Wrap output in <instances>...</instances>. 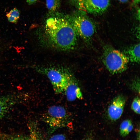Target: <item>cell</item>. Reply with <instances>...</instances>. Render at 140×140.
<instances>
[{"label": "cell", "instance_id": "cell-1", "mask_svg": "<svg viewBox=\"0 0 140 140\" xmlns=\"http://www.w3.org/2000/svg\"><path fill=\"white\" fill-rule=\"evenodd\" d=\"M40 39L48 45L62 51L73 49L78 36L67 16L53 15L47 19Z\"/></svg>", "mask_w": 140, "mask_h": 140}, {"label": "cell", "instance_id": "cell-2", "mask_svg": "<svg viewBox=\"0 0 140 140\" xmlns=\"http://www.w3.org/2000/svg\"><path fill=\"white\" fill-rule=\"evenodd\" d=\"M87 14L78 10L67 16L77 36L87 44H89L96 31V27L94 22Z\"/></svg>", "mask_w": 140, "mask_h": 140}, {"label": "cell", "instance_id": "cell-3", "mask_svg": "<svg viewBox=\"0 0 140 140\" xmlns=\"http://www.w3.org/2000/svg\"><path fill=\"white\" fill-rule=\"evenodd\" d=\"M102 60L107 69L113 74L125 71L129 61L124 53L108 45H105L103 47Z\"/></svg>", "mask_w": 140, "mask_h": 140}, {"label": "cell", "instance_id": "cell-4", "mask_svg": "<svg viewBox=\"0 0 140 140\" xmlns=\"http://www.w3.org/2000/svg\"><path fill=\"white\" fill-rule=\"evenodd\" d=\"M69 113L64 107L53 106L49 107L43 114L41 119L47 125L49 133L67 127L71 121Z\"/></svg>", "mask_w": 140, "mask_h": 140}, {"label": "cell", "instance_id": "cell-5", "mask_svg": "<svg viewBox=\"0 0 140 140\" xmlns=\"http://www.w3.org/2000/svg\"><path fill=\"white\" fill-rule=\"evenodd\" d=\"M35 68L39 73L46 76L50 81L55 92H64L67 76L71 71L62 66H37Z\"/></svg>", "mask_w": 140, "mask_h": 140}, {"label": "cell", "instance_id": "cell-6", "mask_svg": "<svg viewBox=\"0 0 140 140\" xmlns=\"http://www.w3.org/2000/svg\"><path fill=\"white\" fill-rule=\"evenodd\" d=\"M72 1L78 10L95 15L105 12L110 3V0H72Z\"/></svg>", "mask_w": 140, "mask_h": 140}, {"label": "cell", "instance_id": "cell-7", "mask_svg": "<svg viewBox=\"0 0 140 140\" xmlns=\"http://www.w3.org/2000/svg\"><path fill=\"white\" fill-rule=\"evenodd\" d=\"M64 93L67 100L69 101H73L77 99H82L83 98L78 82L71 71L67 77Z\"/></svg>", "mask_w": 140, "mask_h": 140}, {"label": "cell", "instance_id": "cell-8", "mask_svg": "<svg viewBox=\"0 0 140 140\" xmlns=\"http://www.w3.org/2000/svg\"><path fill=\"white\" fill-rule=\"evenodd\" d=\"M126 102L125 97L122 95L115 96L112 100L108 108L107 115L109 119L115 121L121 116Z\"/></svg>", "mask_w": 140, "mask_h": 140}, {"label": "cell", "instance_id": "cell-9", "mask_svg": "<svg viewBox=\"0 0 140 140\" xmlns=\"http://www.w3.org/2000/svg\"><path fill=\"white\" fill-rule=\"evenodd\" d=\"M20 96L9 95L0 96V118L4 116L13 106L20 100Z\"/></svg>", "mask_w": 140, "mask_h": 140}, {"label": "cell", "instance_id": "cell-10", "mask_svg": "<svg viewBox=\"0 0 140 140\" xmlns=\"http://www.w3.org/2000/svg\"><path fill=\"white\" fill-rule=\"evenodd\" d=\"M124 53L128 57L131 62L139 63L140 62V44L134 45L128 48Z\"/></svg>", "mask_w": 140, "mask_h": 140}, {"label": "cell", "instance_id": "cell-11", "mask_svg": "<svg viewBox=\"0 0 140 140\" xmlns=\"http://www.w3.org/2000/svg\"><path fill=\"white\" fill-rule=\"evenodd\" d=\"M28 127L29 135L28 140H43L41 133L36 122H31Z\"/></svg>", "mask_w": 140, "mask_h": 140}, {"label": "cell", "instance_id": "cell-12", "mask_svg": "<svg viewBox=\"0 0 140 140\" xmlns=\"http://www.w3.org/2000/svg\"><path fill=\"white\" fill-rule=\"evenodd\" d=\"M133 126L131 120L126 119L123 121L120 127V135L123 137H125L132 131Z\"/></svg>", "mask_w": 140, "mask_h": 140}, {"label": "cell", "instance_id": "cell-13", "mask_svg": "<svg viewBox=\"0 0 140 140\" xmlns=\"http://www.w3.org/2000/svg\"><path fill=\"white\" fill-rule=\"evenodd\" d=\"M20 13L19 10L15 8L11 10L6 14V16L9 22L16 23L20 18Z\"/></svg>", "mask_w": 140, "mask_h": 140}, {"label": "cell", "instance_id": "cell-14", "mask_svg": "<svg viewBox=\"0 0 140 140\" xmlns=\"http://www.w3.org/2000/svg\"><path fill=\"white\" fill-rule=\"evenodd\" d=\"M46 5L49 12L53 14L59 8L60 0H46Z\"/></svg>", "mask_w": 140, "mask_h": 140}, {"label": "cell", "instance_id": "cell-15", "mask_svg": "<svg viewBox=\"0 0 140 140\" xmlns=\"http://www.w3.org/2000/svg\"><path fill=\"white\" fill-rule=\"evenodd\" d=\"M140 99L136 96L134 99L131 105V108L134 112L137 114H140Z\"/></svg>", "mask_w": 140, "mask_h": 140}, {"label": "cell", "instance_id": "cell-16", "mask_svg": "<svg viewBox=\"0 0 140 140\" xmlns=\"http://www.w3.org/2000/svg\"><path fill=\"white\" fill-rule=\"evenodd\" d=\"M131 87L132 89L139 94V80L136 79L132 82Z\"/></svg>", "mask_w": 140, "mask_h": 140}, {"label": "cell", "instance_id": "cell-17", "mask_svg": "<svg viewBox=\"0 0 140 140\" xmlns=\"http://www.w3.org/2000/svg\"><path fill=\"white\" fill-rule=\"evenodd\" d=\"M65 136L63 134H58L52 136L49 140H66Z\"/></svg>", "mask_w": 140, "mask_h": 140}, {"label": "cell", "instance_id": "cell-18", "mask_svg": "<svg viewBox=\"0 0 140 140\" xmlns=\"http://www.w3.org/2000/svg\"><path fill=\"white\" fill-rule=\"evenodd\" d=\"M8 140H28V137H25L22 136H18L10 138Z\"/></svg>", "mask_w": 140, "mask_h": 140}, {"label": "cell", "instance_id": "cell-19", "mask_svg": "<svg viewBox=\"0 0 140 140\" xmlns=\"http://www.w3.org/2000/svg\"><path fill=\"white\" fill-rule=\"evenodd\" d=\"M140 0H133L131 4V6H134L138 4Z\"/></svg>", "mask_w": 140, "mask_h": 140}, {"label": "cell", "instance_id": "cell-20", "mask_svg": "<svg viewBox=\"0 0 140 140\" xmlns=\"http://www.w3.org/2000/svg\"><path fill=\"white\" fill-rule=\"evenodd\" d=\"M37 0H26L27 4L29 5H32L35 3Z\"/></svg>", "mask_w": 140, "mask_h": 140}, {"label": "cell", "instance_id": "cell-21", "mask_svg": "<svg viewBox=\"0 0 140 140\" xmlns=\"http://www.w3.org/2000/svg\"><path fill=\"white\" fill-rule=\"evenodd\" d=\"M136 14V18L139 21L140 20V9L139 8L137 10Z\"/></svg>", "mask_w": 140, "mask_h": 140}, {"label": "cell", "instance_id": "cell-22", "mask_svg": "<svg viewBox=\"0 0 140 140\" xmlns=\"http://www.w3.org/2000/svg\"><path fill=\"white\" fill-rule=\"evenodd\" d=\"M120 2L122 3H125L128 1L129 0H118Z\"/></svg>", "mask_w": 140, "mask_h": 140}, {"label": "cell", "instance_id": "cell-23", "mask_svg": "<svg viewBox=\"0 0 140 140\" xmlns=\"http://www.w3.org/2000/svg\"><path fill=\"white\" fill-rule=\"evenodd\" d=\"M84 140H93L92 139L90 138H87L86 139H85Z\"/></svg>", "mask_w": 140, "mask_h": 140}]
</instances>
